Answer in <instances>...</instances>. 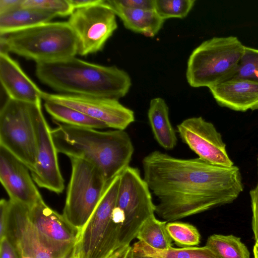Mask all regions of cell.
<instances>
[{"instance_id": "obj_1", "label": "cell", "mask_w": 258, "mask_h": 258, "mask_svg": "<svg viewBox=\"0 0 258 258\" xmlns=\"http://www.w3.org/2000/svg\"><path fill=\"white\" fill-rule=\"evenodd\" d=\"M143 178L157 198L155 213L166 222L235 201L244 189L239 168L181 159L154 151L142 160Z\"/></svg>"}, {"instance_id": "obj_2", "label": "cell", "mask_w": 258, "mask_h": 258, "mask_svg": "<svg viewBox=\"0 0 258 258\" xmlns=\"http://www.w3.org/2000/svg\"><path fill=\"white\" fill-rule=\"evenodd\" d=\"M41 82L58 92L119 100L132 85L129 75L116 66H105L74 57L36 63Z\"/></svg>"}, {"instance_id": "obj_3", "label": "cell", "mask_w": 258, "mask_h": 258, "mask_svg": "<svg viewBox=\"0 0 258 258\" xmlns=\"http://www.w3.org/2000/svg\"><path fill=\"white\" fill-rule=\"evenodd\" d=\"M55 123L51 134L58 153L94 164L107 182L129 166L134 147L124 130L102 132Z\"/></svg>"}, {"instance_id": "obj_4", "label": "cell", "mask_w": 258, "mask_h": 258, "mask_svg": "<svg viewBox=\"0 0 258 258\" xmlns=\"http://www.w3.org/2000/svg\"><path fill=\"white\" fill-rule=\"evenodd\" d=\"M2 52L38 62L57 61L78 54L77 36L68 22H49L0 35Z\"/></svg>"}, {"instance_id": "obj_5", "label": "cell", "mask_w": 258, "mask_h": 258, "mask_svg": "<svg viewBox=\"0 0 258 258\" xmlns=\"http://www.w3.org/2000/svg\"><path fill=\"white\" fill-rule=\"evenodd\" d=\"M245 46L235 36L214 37L203 42L190 55L186 78L194 88L213 86L235 73Z\"/></svg>"}, {"instance_id": "obj_6", "label": "cell", "mask_w": 258, "mask_h": 258, "mask_svg": "<svg viewBox=\"0 0 258 258\" xmlns=\"http://www.w3.org/2000/svg\"><path fill=\"white\" fill-rule=\"evenodd\" d=\"M120 174L108 182L98 206L80 232L75 247L79 258H108L120 248V226L112 218Z\"/></svg>"}, {"instance_id": "obj_7", "label": "cell", "mask_w": 258, "mask_h": 258, "mask_svg": "<svg viewBox=\"0 0 258 258\" xmlns=\"http://www.w3.org/2000/svg\"><path fill=\"white\" fill-rule=\"evenodd\" d=\"M72 171L62 215L80 231L98 206L108 182L91 163L70 158Z\"/></svg>"}, {"instance_id": "obj_8", "label": "cell", "mask_w": 258, "mask_h": 258, "mask_svg": "<svg viewBox=\"0 0 258 258\" xmlns=\"http://www.w3.org/2000/svg\"><path fill=\"white\" fill-rule=\"evenodd\" d=\"M35 104L8 98L0 110V147L20 160L30 172L34 170L37 154Z\"/></svg>"}, {"instance_id": "obj_9", "label": "cell", "mask_w": 258, "mask_h": 258, "mask_svg": "<svg viewBox=\"0 0 258 258\" xmlns=\"http://www.w3.org/2000/svg\"><path fill=\"white\" fill-rule=\"evenodd\" d=\"M152 192L138 168L127 167L120 174L115 209L123 220L120 247L130 245L142 224L155 215Z\"/></svg>"}, {"instance_id": "obj_10", "label": "cell", "mask_w": 258, "mask_h": 258, "mask_svg": "<svg viewBox=\"0 0 258 258\" xmlns=\"http://www.w3.org/2000/svg\"><path fill=\"white\" fill-rule=\"evenodd\" d=\"M116 16L105 0L75 10L68 22L78 39V54L84 56L101 51L117 28Z\"/></svg>"}, {"instance_id": "obj_11", "label": "cell", "mask_w": 258, "mask_h": 258, "mask_svg": "<svg viewBox=\"0 0 258 258\" xmlns=\"http://www.w3.org/2000/svg\"><path fill=\"white\" fill-rule=\"evenodd\" d=\"M29 218L44 246L56 258H71L80 232L43 199L28 208Z\"/></svg>"}, {"instance_id": "obj_12", "label": "cell", "mask_w": 258, "mask_h": 258, "mask_svg": "<svg viewBox=\"0 0 258 258\" xmlns=\"http://www.w3.org/2000/svg\"><path fill=\"white\" fill-rule=\"evenodd\" d=\"M41 100L36 103L34 110L37 154L34 170L30 173L38 186L60 194L64 188V179L58 165V152L51 130L43 115Z\"/></svg>"}, {"instance_id": "obj_13", "label": "cell", "mask_w": 258, "mask_h": 258, "mask_svg": "<svg viewBox=\"0 0 258 258\" xmlns=\"http://www.w3.org/2000/svg\"><path fill=\"white\" fill-rule=\"evenodd\" d=\"M41 98L45 101L67 106L105 123L108 127L124 130L135 119L134 112L118 100L65 94H50L43 91Z\"/></svg>"}, {"instance_id": "obj_14", "label": "cell", "mask_w": 258, "mask_h": 258, "mask_svg": "<svg viewBox=\"0 0 258 258\" xmlns=\"http://www.w3.org/2000/svg\"><path fill=\"white\" fill-rule=\"evenodd\" d=\"M177 131L182 142L200 159L219 166L234 165L221 134L212 123L201 116L192 117L178 124Z\"/></svg>"}, {"instance_id": "obj_15", "label": "cell", "mask_w": 258, "mask_h": 258, "mask_svg": "<svg viewBox=\"0 0 258 258\" xmlns=\"http://www.w3.org/2000/svg\"><path fill=\"white\" fill-rule=\"evenodd\" d=\"M29 170L20 160L0 147L1 183L11 201L28 208L42 199Z\"/></svg>"}, {"instance_id": "obj_16", "label": "cell", "mask_w": 258, "mask_h": 258, "mask_svg": "<svg viewBox=\"0 0 258 258\" xmlns=\"http://www.w3.org/2000/svg\"><path fill=\"white\" fill-rule=\"evenodd\" d=\"M10 201L7 236L15 247L19 255L25 254L33 258H56L41 242L29 218L28 208Z\"/></svg>"}, {"instance_id": "obj_17", "label": "cell", "mask_w": 258, "mask_h": 258, "mask_svg": "<svg viewBox=\"0 0 258 258\" xmlns=\"http://www.w3.org/2000/svg\"><path fill=\"white\" fill-rule=\"evenodd\" d=\"M0 81L9 98L32 103L42 99V91L6 52L0 51Z\"/></svg>"}, {"instance_id": "obj_18", "label": "cell", "mask_w": 258, "mask_h": 258, "mask_svg": "<svg viewBox=\"0 0 258 258\" xmlns=\"http://www.w3.org/2000/svg\"><path fill=\"white\" fill-rule=\"evenodd\" d=\"M209 89L221 106L242 112L258 109V82L232 79Z\"/></svg>"}, {"instance_id": "obj_19", "label": "cell", "mask_w": 258, "mask_h": 258, "mask_svg": "<svg viewBox=\"0 0 258 258\" xmlns=\"http://www.w3.org/2000/svg\"><path fill=\"white\" fill-rule=\"evenodd\" d=\"M105 2L126 29L147 37L155 36L164 23L154 10L127 9L114 4L111 0Z\"/></svg>"}, {"instance_id": "obj_20", "label": "cell", "mask_w": 258, "mask_h": 258, "mask_svg": "<svg viewBox=\"0 0 258 258\" xmlns=\"http://www.w3.org/2000/svg\"><path fill=\"white\" fill-rule=\"evenodd\" d=\"M148 118L154 137L157 143L165 150L173 149L177 138L169 117V108L160 97L151 100Z\"/></svg>"}, {"instance_id": "obj_21", "label": "cell", "mask_w": 258, "mask_h": 258, "mask_svg": "<svg viewBox=\"0 0 258 258\" xmlns=\"http://www.w3.org/2000/svg\"><path fill=\"white\" fill-rule=\"evenodd\" d=\"M54 17L41 10L21 7L0 15V35L49 22Z\"/></svg>"}, {"instance_id": "obj_22", "label": "cell", "mask_w": 258, "mask_h": 258, "mask_svg": "<svg viewBox=\"0 0 258 258\" xmlns=\"http://www.w3.org/2000/svg\"><path fill=\"white\" fill-rule=\"evenodd\" d=\"M44 107L46 112L57 122L95 130L108 127L103 122L67 106L50 101H45Z\"/></svg>"}, {"instance_id": "obj_23", "label": "cell", "mask_w": 258, "mask_h": 258, "mask_svg": "<svg viewBox=\"0 0 258 258\" xmlns=\"http://www.w3.org/2000/svg\"><path fill=\"white\" fill-rule=\"evenodd\" d=\"M134 250L155 258H219L209 247L191 246L164 250L156 249L144 242L138 241L132 246Z\"/></svg>"}, {"instance_id": "obj_24", "label": "cell", "mask_w": 258, "mask_h": 258, "mask_svg": "<svg viewBox=\"0 0 258 258\" xmlns=\"http://www.w3.org/2000/svg\"><path fill=\"white\" fill-rule=\"evenodd\" d=\"M167 222L157 219L155 215L140 227L136 238L152 248L164 250L172 247V239L166 229Z\"/></svg>"}, {"instance_id": "obj_25", "label": "cell", "mask_w": 258, "mask_h": 258, "mask_svg": "<svg viewBox=\"0 0 258 258\" xmlns=\"http://www.w3.org/2000/svg\"><path fill=\"white\" fill-rule=\"evenodd\" d=\"M210 247L219 258H249L250 253L240 238L233 235L213 234L207 241Z\"/></svg>"}, {"instance_id": "obj_26", "label": "cell", "mask_w": 258, "mask_h": 258, "mask_svg": "<svg viewBox=\"0 0 258 258\" xmlns=\"http://www.w3.org/2000/svg\"><path fill=\"white\" fill-rule=\"evenodd\" d=\"M167 230L175 243L182 247L195 246L200 243L197 228L189 223L172 221L166 224Z\"/></svg>"}, {"instance_id": "obj_27", "label": "cell", "mask_w": 258, "mask_h": 258, "mask_svg": "<svg viewBox=\"0 0 258 258\" xmlns=\"http://www.w3.org/2000/svg\"><path fill=\"white\" fill-rule=\"evenodd\" d=\"M195 0H154V10L164 20L184 18L193 8Z\"/></svg>"}, {"instance_id": "obj_28", "label": "cell", "mask_w": 258, "mask_h": 258, "mask_svg": "<svg viewBox=\"0 0 258 258\" xmlns=\"http://www.w3.org/2000/svg\"><path fill=\"white\" fill-rule=\"evenodd\" d=\"M232 79L258 82V49L245 46L237 70L230 80Z\"/></svg>"}, {"instance_id": "obj_29", "label": "cell", "mask_w": 258, "mask_h": 258, "mask_svg": "<svg viewBox=\"0 0 258 258\" xmlns=\"http://www.w3.org/2000/svg\"><path fill=\"white\" fill-rule=\"evenodd\" d=\"M22 7L41 10L55 17L70 16L75 11L69 0H24Z\"/></svg>"}, {"instance_id": "obj_30", "label": "cell", "mask_w": 258, "mask_h": 258, "mask_svg": "<svg viewBox=\"0 0 258 258\" xmlns=\"http://www.w3.org/2000/svg\"><path fill=\"white\" fill-rule=\"evenodd\" d=\"M119 7L132 9L154 10V0H111Z\"/></svg>"}, {"instance_id": "obj_31", "label": "cell", "mask_w": 258, "mask_h": 258, "mask_svg": "<svg viewBox=\"0 0 258 258\" xmlns=\"http://www.w3.org/2000/svg\"><path fill=\"white\" fill-rule=\"evenodd\" d=\"M10 208V200L1 199L0 201V239L7 235Z\"/></svg>"}, {"instance_id": "obj_32", "label": "cell", "mask_w": 258, "mask_h": 258, "mask_svg": "<svg viewBox=\"0 0 258 258\" xmlns=\"http://www.w3.org/2000/svg\"><path fill=\"white\" fill-rule=\"evenodd\" d=\"M251 199L252 228L256 242H258V183L255 187L249 192Z\"/></svg>"}, {"instance_id": "obj_33", "label": "cell", "mask_w": 258, "mask_h": 258, "mask_svg": "<svg viewBox=\"0 0 258 258\" xmlns=\"http://www.w3.org/2000/svg\"><path fill=\"white\" fill-rule=\"evenodd\" d=\"M0 240V258H20L15 247L7 236Z\"/></svg>"}, {"instance_id": "obj_34", "label": "cell", "mask_w": 258, "mask_h": 258, "mask_svg": "<svg viewBox=\"0 0 258 258\" xmlns=\"http://www.w3.org/2000/svg\"><path fill=\"white\" fill-rule=\"evenodd\" d=\"M23 2L24 0H0V15L21 7Z\"/></svg>"}, {"instance_id": "obj_35", "label": "cell", "mask_w": 258, "mask_h": 258, "mask_svg": "<svg viewBox=\"0 0 258 258\" xmlns=\"http://www.w3.org/2000/svg\"><path fill=\"white\" fill-rule=\"evenodd\" d=\"M101 1V0H69L74 10L96 5Z\"/></svg>"}, {"instance_id": "obj_36", "label": "cell", "mask_w": 258, "mask_h": 258, "mask_svg": "<svg viewBox=\"0 0 258 258\" xmlns=\"http://www.w3.org/2000/svg\"><path fill=\"white\" fill-rule=\"evenodd\" d=\"M132 249V246L127 245L121 247L115 251L108 258H128Z\"/></svg>"}, {"instance_id": "obj_37", "label": "cell", "mask_w": 258, "mask_h": 258, "mask_svg": "<svg viewBox=\"0 0 258 258\" xmlns=\"http://www.w3.org/2000/svg\"><path fill=\"white\" fill-rule=\"evenodd\" d=\"M128 258H155L152 256L144 255L132 249Z\"/></svg>"}, {"instance_id": "obj_38", "label": "cell", "mask_w": 258, "mask_h": 258, "mask_svg": "<svg viewBox=\"0 0 258 258\" xmlns=\"http://www.w3.org/2000/svg\"><path fill=\"white\" fill-rule=\"evenodd\" d=\"M254 258H258V242L255 243L253 248Z\"/></svg>"}, {"instance_id": "obj_39", "label": "cell", "mask_w": 258, "mask_h": 258, "mask_svg": "<svg viewBox=\"0 0 258 258\" xmlns=\"http://www.w3.org/2000/svg\"><path fill=\"white\" fill-rule=\"evenodd\" d=\"M19 255L20 258H33L30 256L25 254H20Z\"/></svg>"}, {"instance_id": "obj_40", "label": "cell", "mask_w": 258, "mask_h": 258, "mask_svg": "<svg viewBox=\"0 0 258 258\" xmlns=\"http://www.w3.org/2000/svg\"><path fill=\"white\" fill-rule=\"evenodd\" d=\"M72 258H79L76 254H75H75L74 255V256H73Z\"/></svg>"}, {"instance_id": "obj_41", "label": "cell", "mask_w": 258, "mask_h": 258, "mask_svg": "<svg viewBox=\"0 0 258 258\" xmlns=\"http://www.w3.org/2000/svg\"><path fill=\"white\" fill-rule=\"evenodd\" d=\"M257 173H258V158H257Z\"/></svg>"}]
</instances>
